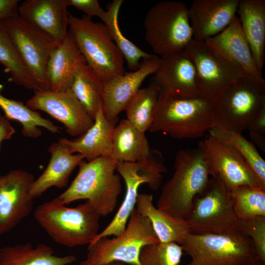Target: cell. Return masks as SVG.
I'll return each mask as SVG.
<instances>
[{
  "label": "cell",
  "instance_id": "33",
  "mask_svg": "<svg viewBox=\"0 0 265 265\" xmlns=\"http://www.w3.org/2000/svg\"><path fill=\"white\" fill-rule=\"evenodd\" d=\"M159 95L158 88L150 82L137 91L125 108L126 119L143 132L149 131L151 126Z\"/></svg>",
  "mask_w": 265,
  "mask_h": 265
},
{
  "label": "cell",
  "instance_id": "3",
  "mask_svg": "<svg viewBox=\"0 0 265 265\" xmlns=\"http://www.w3.org/2000/svg\"><path fill=\"white\" fill-rule=\"evenodd\" d=\"M79 172L70 186L56 198L63 204L85 199L101 216L116 208L122 192L120 176L110 156L100 157L79 165Z\"/></svg>",
  "mask_w": 265,
  "mask_h": 265
},
{
  "label": "cell",
  "instance_id": "12",
  "mask_svg": "<svg viewBox=\"0 0 265 265\" xmlns=\"http://www.w3.org/2000/svg\"><path fill=\"white\" fill-rule=\"evenodd\" d=\"M183 51L194 66L200 95L212 102L227 86L245 75L237 64L206 41L193 39Z\"/></svg>",
  "mask_w": 265,
  "mask_h": 265
},
{
  "label": "cell",
  "instance_id": "28",
  "mask_svg": "<svg viewBox=\"0 0 265 265\" xmlns=\"http://www.w3.org/2000/svg\"><path fill=\"white\" fill-rule=\"evenodd\" d=\"M76 260L73 255L58 256L44 244L23 243L0 248V265H69Z\"/></svg>",
  "mask_w": 265,
  "mask_h": 265
},
{
  "label": "cell",
  "instance_id": "17",
  "mask_svg": "<svg viewBox=\"0 0 265 265\" xmlns=\"http://www.w3.org/2000/svg\"><path fill=\"white\" fill-rule=\"evenodd\" d=\"M160 65V58L143 60L138 69L125 73L104 82L102 91V110L109 121L118 119L145 79L155 74Z\"/></svg>",
  "mask_w": 265,
  "mask_h": 265
},
{
  "label": "cell",
  "instance_id": "34",
  "mask_svg": "<svg viewBox=\"0 0 265 265\" xmlns=\"http://www.w3.org/2000/svg\"><path fill=\"white\" fill-rule=\"evenodd\" d=\"M0 63L10 75L9 81L27 89L36 86L9 38L3 24L0 27Z\"/></svg>",
  "mask_w": 265,
  "mask_h": 265
},
{
  "label": "cell",
  "instance_id": "13",
  "mask_svg": "<svg viewBox=\"0 0 265 265\" xmlns=\"http://www.w3.org/2000/svg\"><path fill=\"white\" fill-rule=\"evenodd\" d=\"M3 26L33 81L36 91L49 90L46 76L47 63L52 53L59 44L18 15L6 19Z\"/></svg>",
  "mask_w": 265,
  "mask_h": 265
},
{
  "label": "cell",
  "instance_id": "8",
  "mask_svg": "<svg viewBox=\"0 0 265 265\" xmlns=\"http://www.w3.org/2000/svg\"><path fill=\"white\" fill-rule=\"evenodd\" d=\"M158 242L149 219L134 208L122 233L112 238H102L89 244L86 259L81 263L83 265H106L114 262L140 265L141 249Z\"/></svg>",
  "mask_w": 265,
  "mask_h": 265
},
{
  "label": "cell",
  "instance_id": "40",
  "mask_svg": "<svg viewBox=\"0 0 265 265\" xmlns=\"http://www.w3.org/2000/svg\"><path fill=\"white\" fill-rule=\"evenodd\" d=\"M19 0H0V27L4 21L18 15Z\"/></svg>",
  "mask_w": 265,
  "mask_h": 265
},
{
  "label": "cell",
  "instance_id": "20",
  "mask_svg": "<svg viewBox=\"0 0 265 265\" xmlns=\"http://www.w3.org/2000/svg\"><path fill=\"white\" fill-rule=\"evenodd\" d=\"M159 58V68L150 81L158 88L159 94L200 95L194 66L183 51Z\"/></svg>",
  "mask_w": 265,
  "mask_h": 265
},
{
  "label": "cell",
  "instance_id": "6",
  "mask_svg": "<svg viewBox=\"0 0 265 265\" xmlns=\"http://www.w3.org/2000/svg\"><path fill=\"white\" fill-rule=\"evenodd\" d=\"M265 109V80L244 75L213 102L214 126L241 133Z\"/></svg>",
  "mask_w": 265,
  "mask_h": 265
},
{
  "label": "cell",
  "instance_id": "19",
  "mask_svg": "<svg viewBox=\"0 0 265 265\" xmlns=\"http://www.w3.org/2000/svg\"><path fill=\"white\" fill-rule=\"evenodd\" d=\"M240 0H194L188 8L193 39L206 41L224 30L237 16Z\"/></svg>",
  "mask_w": 265,
  "mask_h": 265
},
{
  "label": "cell",
  "instance_id": "15",
  "mask_svg": "<svg viewBox=\"0 0 265 265\" xmlns=\"http://www.w3.org/2000/svg\"><path fill=\"white\" fill-rule=\"evenodd\" d=\"M26 105L33 110L44 111L62 123L72 136L82 135L94 123L71 89L61 92L35 91Z\"/></svg>",
  "mask_w": 265,
  "mask_h": 265
},
{
  "label": "cell",
  "instance_id": "45",
  "mask_svg": "<svg viewBox=\"0 0 265 265\" xmlns=\"http://www.w3.org/2000/svg\"></svg>",
  "mask_w": 265,
  "mask_h": 265
},
{
  "label": "cell",
  "instance_id": "43",
  "mask_svg": "<svg viewBox=\"0 0 265 265\" xmlns=\"http://www.w3.org/2000/svg\"><path fill=\"white\" fill-rule=\"evenodd\" d=\"M117 263L118 262H114V263H110L109 264H108V265H116ZM79 265H83L80 262Z\"/></svg>",
  "mask_w": 265,
  "mask_h": 265
},
{
  "label": "cell",
  "instance_id": "29",
  "mask_svg": "<svg viewBox=\"0 0 265 265\" xmlns=\"http://www.w3.org/2000/svg\"><path fill=\"white\" fill-rule=\"evenodd\" d=\"M0 84V108L9 120L18 121L22 126L23 135L26 137L37 138L42 134L41 127L53 133H60V128L45 118L37 111L29 108L21 101L8 99L2 95Z\"/></svg>",
  "mask_w": 265,
  "mask_h": 265
},
{
  "label": "cell",
  "instance_id": "14",
  "mask_svg": "<svg viewBox=\"0 0 265 265\" xmlns=\"http://www.w3.org/2000/svg\"><path fill=\"white\" fill-rule=\"evenodd\" d=\"M198 147L207 161L211 177L219 179L230 191L241 186L261 187L252 169L232 146L209 134L199 142Z\"/></svg>",
  "mask_w": 265,
  "mask_h": 265
},
{
  "label": "cell",
  "instance_id": "10",
  "mask_svg": "<svg viewBox=\"0 0 265 265\" xmlns=\"http://www.w3.org/2000/svg\"><path fill=\"white\" fill-rule=\"evenodd\" d=\"M181 246L191 258L184 265H246L259 260L252 241L241 232L189 233Z\"/></svg>",
  "mask_w": 265,
  "mask_h": 265
},
{
  "label": "cell",
  "instance_id": "42",
  "mask_svg": "<svg viewBox=\"0 0 265 265\" xmlns=\"http://www.w3.org/2000/svg\"><path fill=\"white\" fill-rule=\"evenodd\" d=\"M265 264L263 263L262 262H261L260 260H257L253 263H250L249 264L246 265H264Z\"/></svg>",
  "mask_w": 265,
  "mask_h": 265
},
{
  "label": "cell",
  "instance_id": "7",
  "mask_svg": "<svg viewBox=\"0 0 265 265\" xmlns=\"http://www.w3.org/2000/svg\"><path fill=\"white\" fill-rule=\"evenodd\" d=\"M145 39L159 57L183 51L193 39L188 7L181 1L158 2L144 21Z\"/></svg>",
  "mask_w": 265,
  "mask_h": 265
},
{
  "label": "cell",
  "instance_id": "18",
  "mask_svg": "<svg viewBox=\"0 0 265 265\" xmlns=\"http://www.w3.org/2000/svg\"><path fill=\"white\" fill-rule=\"evenodd\" d=\"M67 0H26L18 7V15L56 43L67 36Z\"/></svg>",
  "mask_w": 265,
  "mask_h": 265
},
{
  "label": "cell",
  "instance_id": "22",
  "mask_svg": "<svg viewBox=\"0 0 265 265\" xmlns=\"http://www.w3.org/2000/svg\"><path fill=\"white\" fill-rule=\"evenodd\" d=\"M48 151L51 155L50 161L43 173L34 180L29 191V197L33 200L51 187H65L73 170L84 159L80 154H72L68 146L59 140L52 143Z\"/></svg>",
  "mask_w": 265,
  "mask_h": 265
},
{
  "label": "cell",
  "instance_id": "5",
  "mask_svg": "<svg viewBox=\"0 0 265 265\" xmlns=\"http://www.w3.org/2000/svg\"><path fill=\"white\" fill-rule=\"evenodd\" d=\"M71 33L87 64L104 83L123 75L124 57L103 23L68 13Z\"/></svg>",
  "mask_w": 265,
  "mask_h": 265
},
{
  "label": "cell",
  "instance_id": "4",
  "mask_svg": "<svg viewBox=\"0 0 265 265\" xmlns=\"http://www.w3.org/2000/svg\"><path fill=\"white\" fill-rule=\"evenodd\" d=\"M34 217L54 242L68 247L89 244L99 233L101 216L87 201L71 208L55 198L38 206Z\"/></svg>",
  "mask_w": 265,
  "mask_h": 265
},
{
  "label": "cell",
  "instance_id": "23",
  "mask_svg": "<svg viewBox=\"0 0 265 265\" xmlns=\"http://www.w3.org/2000/svg\"><path fill=\"white\" fill-rule=\"evenodd\" d=\"M86 61L71 33L52 53L46 76L49 90L61 92L70 89L75 75Z\"/></svg>",
  "mask_w": 265,
  "mask_h": 265
},
{
  "label": "cell",
  "instance_id": "32",
  "mask_svg": "<svg viewBox=\"0 0 265 265\" xmlns=\"http://www.w3.org/2000/svg\"><path fill=\"white\" fill-rule=\"evenodd\" d=\"M209 134L216 139L232 146L244 159L255 174L260 186L265 189V161L253 143L247 140L241 133L212 127Z\"/></svg>",
  "mask_w": 265,
  "mask_h": 265
},
{
  "label": "cell",
  "instance_id": "44",
  "mask_svg": "<svg viewBox=\"0 0 265 265\" xmlns=\"http://www.w3.org/2000/svg\"><path fill=\"white\" fill-rule=\"evenodd\" d=\"M116 265H123V264L120 262H118Z\"/></svg>",
  "mask_w": 265,
  "mask_h": 265
},
{
  "label": "cell",
  "instance_id": "36",
  "mask_svg": "<svg viewBox=\"0 0 265 265\" xmlns=\"http://www.w3.org/2000/svg\"><path fill=\"white\" fill-rule=\"evenodd\" d=\"M182 247L174 242H158L147 244L141 250L140 265H179Z\"/></svg>",
  "mask_w": 265,
  "mask_h": 265
},
{
  "label": "cell",
  "instance_id": "30",
  "mask_svg": "<svg viewBox=\"0 0 265 265\" xmlns=\"http://www.w3.org/2000/svg\"><path fill=\"white\" fill-rule=\"evenodd\" d=\"M123 2V0H114L109 3L102 21L122 53L128 67L131 71H135L138 69L143 60L159 56L142 50L122 33L118 23V15Z\"/></svg>",
  "mask_w": 265,
  "mask_h": 265
},
{
  "label": "cell",
  "instance_id": "16",
  "mask_svg": "<svg viewBox=\"0 0 265 265\" xmlns=\"http://www.w3.org/2000/svg\"><path fill=\"white\" fill-rule=\"evenodd\" d=\"M34 180L31 173L22 169L0 175V235L11 231L31 213L33 200L29 191Z\"/></svg>",
  "mask_w": 265,
  "mask_h": 265
},
{
  "label": "cell",
  "instance_id": "11",
  "mask_svg": "<svg viewBox=\"0 0 265 265\" xmlns=\"http://www.w3.org/2000/svg\"><path fill=\"white\" fill-rule=\"evenodd\" d=\"M161 153L155 149L151 151L145 160L135 162H119L116 170L126 185V193L121 205L108 225L99 233L91 244L99 239L111 236L117 237L125 229L130 216L136 203L138 190L143 184H147L152 189L160 186L163 174L166 171Z\"/></svg>",
  "mask_w": 265,
  "mask_h": 265
},
{
  "label": "cell",
  "instance_id": "26",
  "mask_svg": "<svg viewBox=\"0 0 265 265\" xmlns=\"http://www.w3.org/2000/svg\"><path fill=\"white\" fill-rule=\"evenodd\" d=\"M153 198L151 194H138L136 209L149 219L160 242H174L181 245L190 233L186 220L157 208L153 204Z\"/></svg>",
  "mask_w": 265,
  "mask_h": 265
},
{
  "label": "cell",
  "instance_id": "41",
  "mask_svg": "<svg viewBox=\"0 0 265 265\" xmlns=\"http://www.w3.org/2000/svg\"><path fill=\"white\" fill-rule=\"evenodd\" d=\"M15 132L9 120L0 113V145L3 140L10 139Z\"/></svg>",
  "mask_w": 265,
  "mask_h": 265
},
{
  "label": "cell",
  "instance_id": "35",
  "mask_svg": "<svg viewBox=\"0 0 265 265\" xmlns=\"http://www.w3.org/2000/svg\"><path fill=\"white\" fill-rule=\"evenodd\" d=\"M230 192L234 209L239 219L265 216V189L241 186Z\"/></svg>",
  "mask_w": 265,
  "mask_h": 265
},
{
  "label": "cell",
  "instance_id": "24",
  "mask_svg": "<svg viewBox=\"0 0 265 265\" xmlns=\"http://www.w3.org/2000/svg\"><path fill=\"white\" fill-rule=\"evenodd\" d=\"M118 119L109 121L104 116L102 106L97 111L94 123L85 133L73 139L59 140L66 144L72 154L81 155L88 161L100 157L110 156L112 138Z\"/></svg>",
  "mask_w": 265,
  "mask_h": 265
},
{
  "label": "cell",
  "instance_id": "27",
  "mask_svg": "<svg viewBox=\"0 0 265 265\" xmlns=\"http://www.w3.org/2000/svg\"><path fill=\"white\" fill-rule=\"evenodd\" d=\"M152 149L143 132L127 119H123L115 127L110 157L119 162H135L147 159Z\"/></svg>",
  "mask_w": 265,
  "mask_h": 265
},
{
  "label": "cell",
  "instance_id": "21",
  "mask_svg": "<svg viewBox=\"0 0 265 265\" xmlns=\"http://www.w3.org/2000/svg\"><path fill=\"white\" fill-rule=\"evenodd\" d=\"M205 41L237 64L245 75L265 80L256 65L237 15L224 30Z\"/></svg>",
  "mask_w": 265,
  "mask_h": 265
},
{
  "label": "cell",
  "instance_id": "31",
  "mask_svg": "<svg viewBox=\"0 0 265 265\" xmlns=\"http://www.w3.org/2000/svg\"><path fill=\"white\" fill-rule=\"evenodd\" d=\"M103 84L95 72L85 64L76 72L70 88L94 120L97 111L102 106Z\"/></svg>",
  "mask_w": 265,
  "mask_h": 265
},
{
  "label": "cell",
  "instance_id": "2",
  "mask_svg": "<svg viewBox=\"0 0 265 265\" xmlns=\"http://www.w3.org/2000/svg\"><path fill=\"white\" fill-rule=\"evenodd\" d=\"M174 166V172L163 186L157 208L186 220L195 197L209 180V168L198 147L179 150Z\"/></svg>",
  "mask_w": 265,
  "mask_h": 265
},
{
  "label": "cell",
  "instance_id": "1",
  "mask_svg": "<svg viewBox=\"0 0 265 265\" xmlns=\"http://www.w3.org/2000/svg\"><path fill=\"white\" fill-rule=\"evenodd\" d=\"M213 102L200 95L159 94L149 129L179 139L198 138L215 126Z\"/></svg>",
  "mask_w": 265,
  "mask_h": 265
},
{
  "label": "cell",
  "instance_id": "25",
  "mask_svg": "<svg viewBox=\"0 0 265 265\" xmlns=\"http://www.w3.org/2000/svg\"><path fill=\"white\" fill-rule=\"evenodd\" d=\"M237 13L255 62L262 72L265 62V0H240Z\"/></svg>",
  "mask_w": 265,
  "mask_h": 265
},
{
  "label": "cell",
  "instance_id": "9",
  "mask_svg": "<svg viewBox=\"0 0 265 265\" xmlns=\"http://www.w3.org/2000/svg\"><path fill=\"white\" fill-rule=\"evenodd\" d=\"M186 220L193 234L240 232L230 191L214 177L210 178L204 188L195 197Z\"/></svg>",
  "mask_w": 265,
  "mask_h": 265
},
{
  "label": "cell",
  "instance_id": "39",
  "mask_svg": "<svg viewBox=\"0 0 265 265\" xmlns=\"http://www.w3.org/2000/svg\"><path fill=\"white\" fill-rule=\"evenodd\" d=\"M68 5L72 6L85 14V16L91 19L97 16L102 20L106 11L101 6L98 0H67Z\"/></svg>",
  "mask_w": 265,
  "mask_h": 265
},
{
  "label": "cell",
  "instance_id": "38",
  "mask_svg": "<svg viewBox=\"0 0 265 265\" xmlns=\"http://www.w3.org/2000/svg\"><path fill=\"white\" fill-rule=\"evenodd\" d=\"M247 130L253 142L262 151H265V109L252 121Z\"/></svg>",
  "mask_w": 265,
  "mask_h": 265
},
{
  "label": "cell",
  "instance_id": "37",
  "mask_svg": "<svg viewBox=\"0 0 265 265\" xmlns=\"http://www.w3.org/2000/svg\"><path fill=\"white\" fill-rule=\"evenodd\" d=\"M239 231L251 239L258 259L265 264V216L239 219Z\"/></svg>",
  "mask_w": 265,
  "mask_h": 265
}]
</instances>
